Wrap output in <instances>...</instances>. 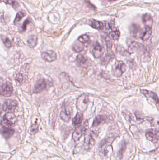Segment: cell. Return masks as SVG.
<instances>
[{
	"label": "cell",
	"instance_id": "cell-31",
	"mask_svg": "<svg viewBox=\"0 0 159 160\" xmlns=\"http://www.w3.org/2000/svg\"><path fill=\"white\" fill-rule=\"evenodd\" d=\"M16 81L18 82L19 83H21L22 81V77L20 74H19L16 77Z\"/></svg>",
	"mask_w": 159,
	"mask_h": 160
},
{
	"label": "cell",
	"instance_id": "cell-9",
	"mask_svg": "<svg viewBox=\"0 0 159 160\" xmlns=\"http://www.w3.org/2000/svg\"><path fill=\"white\" fill-rule=\"evenodd\" d=\"M42 57L45 61L50 62L57 59V54L53 51L48 50L42 52Z\"/></svg>",
	"mask_w": 159,
	"mask_h": 160
},
{
	"label": "cell",
	"instance_id": "cell-29",
	"mask_svg": "<svg viewBox=\"0 0 159 160\" xmlns=\"http://www.w3.org/2000/svg\"><path fill=\"white\" fill-rule=\"evenodd\" d=\"M6 2L11 5L13 7H17L19 5L18 3L16 1H15V0H7Z\"/></svg>",
	"mask_w": 159,
	"mask_h": 160
},
{
	"label": "cell",
	"instance_id": "cell-24",
	"mask_svg": "<svg viewBox=\"0 0 159 160\" xmlns=\"http://www.w3.org/2000/svg\"><path fill=\"white\" fill-rule=\"evenodd\" d=\"M78 40L81 44H88L90 41V38L89 36L85 34L79 37L78 38Z\"/></svg>",
	"mask_w": 159,
	"mask_h": 160
},
{
	"label": "cell",
	"instance_id": "cell-13",
	"mask_svg": "<svg viewBox=\"0 0 159 160\" xmlns=\"http://www.w3.org/2000/svg\"><path fill=\"white\" fill-rule=\"evenodd\" d=\"M103 48L99 43H97L92 50L93 56L96 58H99L101 57L104 53Z\"/></svg>",
	"mask_w": 159,
	"mask_h": 160
},
{
	"label": "cell",
	"instance_id": "cell-11",
	"mask_svg": "<svg viewBox=\"0 0 159 160\" xmlns=\"http://www.w3.org/2000/svg\"><path fill=\"white\" fill-rule=\"evenodd\" d=\"M95 143V138L92 133H88L85 137L84 146L87 148H91Z\"/></svg>",
	"mask_w": 159,
	"mask_h": 160
},
{
	"label": "cell",
	"instance_id": "cell-33",
	"mask_svg": "<svg viewBox=\"0 0 159 160\" xmlns=\"http://www.w3.org/2000/svg\"><path fill=\"white\" fill-rule=\"evenodd\" d=\"M115 0H109V1H110V2H112V1H114Z\"/></svg>",
	"mask_w": 159,
	"mask_h": 160
},
{
	"label": "cell",
	"instance_id": "cell-20",
	"mask_svg": "<svg viewBox=\"0 0 159 160\" xmlns=\"http://www.w3.org/2000/svg\"><path fill=\"white\" fill-rule=\"evenodd\" d=\"M106 120V117L103 115H99L96 117L93 123V127H97L101 123L105 122Z\"/></svg>",
	"mask_w": 159,
	"mask_h": 160
},
{
	"label": "cell",
	"instance_id": "cell-14",
	"mask_svg": "<svg viewBox=\"0 0 159 160\" xmlns=\"http://www.w3.org/2000/svg\"><path fill=\"white\" fill-rule=\"evenodd\" d=\"M0 133L5 139L10 138L15 133V130L10 128H3L0 130Z\"/></svg>",
	"mask_w": 159,
	"mask_h": 160
},
{
	"label": "cell",
	"instance_id": "cell-10",
	"mask_svg": "<svg viewBox=\"0 0 159 160\" xmlns=\"http://www.w3.org/2000/svg\"><path fill=\"white\" fill-rule=\"evenodd\" d=\"M72 115V111L70 107L67 105H64L63 107L62 110L60 113V117L63 121L68 122L71 119Z\"/></svg>",
	"mask_w": 159,
	"mask_h": 160
},
{
	"label": "cell",
	"instance_id": "cell-5",
	"mask_svg": "<svg viewBox=\"0 0 159 160\" xmlns=\"http://www.w3.org/2000/svg\"><path fill=\"white\" fill-rule=\"evenodd\" d=\"M88 127V124L87 121H86L82 125L77 128L72 134V138L75 142H77L80 140L87 129Z\"/></svg>",
	"mask_w": 159,
	"mask_h": 160
},
{
	"label": "cell",
	"instance_id": "cell-28",
	"mask_svg": "<svg viewBox=\"0 0 159 160\" xmlns=\"http://www.w3.org/2000/svg\"><path fill=\"white\" fill-rule=\"evenodd\" d=\"M38 131V127L37 124H34L30 128V132L31 134H34L37 132Z\"/></svg>",
	"mask_w": 159,
	"mask_h": 160
},
{
	"label": "cell",
	"instance_id": "cell-27",
	"mask_svg": "<svg viewBox=\"0 0 159 160\" xmlns=\"http://www.w3.org/2000/svg\"><path fill=\"white\" fill-rule=\"evenodd\" d=\"M2 39L4 44L6 48H11V46H12L11 41H10V40L7 38L6 37H2Z\"/></svg>",
	"mask_w": 159,
	"mask_h": 160
},
{
	"label": "cell",
	"instance_id": "cell-6",
	"mask_svg": "<svg viewBox=\"0 0 159 160\" xmlns=\"http://www.w3.org/2000/svg\"><path fill=\"white\" fill-rule=\"evenodd\" d=\"M18 105V102L15 100L7 99L4 102L2 110L6 112H15Z\"/></svg>",
	"mask_w": 159,
	"mask_h": 160
},
{
	"label": "cell",
	"instance_id": "cell-30",
	"mask_svg": "<svg viewBox=\"0 0 159 160\" xmlns=\"http://www.w3.org/2000/svg\"><path fill=\"white\" fill-rule=\"evenodd\" d=\"M30 20L29 19H27V20H26L25 21L24 23H23V25H22V28H21V29H22V31H23V32L26 31L27 25H28L29 23H30Z\"/></svg>",
	"mask_w": 159,
	"mask_h": 160
},
{
	"label": "cell",
	"instance_id": "cell-4",
	"mask_svg": "<svg viewBox=\"0 0 159 160\" xmlns=\"http://www.w3.org/2000/svg\"><path fill=\"white\" fill-rule=\"evenodd\" d=\"M126 66L122 61H117L113 67L112 72L114 76L120 77L126 71Z\"/></svg>",
	"mask_w": 159,
	"mask_h": 160
},
{
	"label": "cell",
	"instance_id": "cell-23",
	"mask_svg": "<svg viewBox=\"0 0 159 160\" xmlns=\"http://www.w3.org/2000/svg\"><path fill=\"white\" fill-rule=\"evenodd\" d=\"M120 32L118 29L112 31L109 34V38L113 40H118L120 37Z\"/></svg>",
	"mask_w": 159,
	"mask_h": 160
},
{
	"label": "cell",
	"instance_id": "cell-7",
	"mask_svg": "<svg viewBox=\"0 0 159 160\" xmlns=\"http://www.w3.org/2000/svg\"><path fill=\"white\" fill-rule=\"evenodd\" d=\"M146 136L147 140L152 142H157L159 140V131L155 129H151L147 131Z\"/></svg>",
	"mask_w": 159,
	"mask_h": 160
},
{
	"label": "cell",
	"instance_id": "cell-3",
	"mask_svg": "<svg viewBox=\"0 0 159 160\" xmlns=\"http://www.w3.org/2000/svg\"><path fill=\"white\" fill-rule=\"evenodd\" d=\"M88 102V96L86 94L81 95L77 98L76 103L77 108L79 112H85L87 108Z\"/></svg>",
	"mask_w": 159,
	"mask_h": 160
},
{
	"label": "cell",
	"instance_id": "cell-17",
	"mask_svg": "<svg viewBox=\"0 0 159 160\" xmlns=\"http://www.w3.org/2000/svg\"><path fill=\"white\" fill-rule=\"evenodd\" d=\"M87 61V58L83 54H79L77 57V65L81 67H85Z\"/></svg>",
	"mask_w": 159,
	"mask_h": 160
},
{
	"label": "cell",
	"instance_id": "cell-12",
	"mask_svg": "<svg viewBox=\"0 0 159 160\" xmlns=\"http://www.w3.org/2000/svg\"><path fill=\"white\" fill-rule=\"evenodd\" d=\"M141 92L147 98L152 99L156 103L158 104L159 98L156 93L149 90H145V89H141Z\"/></svg>",
	"mask_w": 159,
	"mask_h": 160
},
{
	"label": "cell",
	"instance_id": "cell-22",
	"mask_svg": "<svg viewBox=\"0 0 159 160\" xmlns=\"http://www.w3.org/2000/svg\"><path fill=\"white\" fill-rule=\"evenodd\" d=\"M83 119V114L78 112L72 119V123L74 125H78L81 124Z\"/></svg>",
	"mask_w": 159,
	"mask_h": 160
},
{
	"label": "cell",
	"instance_id": "cell-25",
	"mask_svg": "<svg viewBox=\"0 0 159 160\" xmlns=\"http://www.w3.org/2000/svg\"><path fill=\"white\" fill-rule=\"evenodd\" d=\"M143 47V45L140 43H138V42H133L131 46H130V50L133 52V51H134V50H138L139 49L142 48Z\"/></svg>",
	"mask_w": 159,
	"mask_h": 160
},
{
	"label": "cell",
	"instance_id": "cell-18",
	"mask_svg": "<svg viewBox=\"0 0 159 160\" xmlns=\"http://www.w3.org/2000/svg\"><path fill=\"white\" fill-rule=\"evenodd\" d=\"M152 33V28L146 27L144 32H143L141 38L143 41H146L149 39Z\"/></svg>",
	"mask_w": 159,
	"mask_h": 160
},
{
	"label": "cell",
	"instance_id": "cell-1",
	"mask_svg": "<svg viewBox=\"0 0 159 160\" xmlns=\"http://www.w3.org/2000/svg\"><path fill=\"white\" fill-rule=\"evenodd\" d=\"M16 121V116L11 112H7L6 114L1 121V124L3 128H10L15 125Z\"/></svg>",
	"mask_w": 159,
	"mask_h": 160
},
{
	"label": "cell",
	"instance_id": "cell-19",
	"mask_svg": "<svg viewBox=\"0 0 159 160\" xmlns=\"http://www.w3.org/2000/svg\"><path fill=\"white\" fill-rule=\"evenodd\" d=\"M91 26L92 28L97 30H103L104 27V25L101 22L93 19L91 20Z\"/></svg>",
	"mask_w": 159,
	"mask_h": 160
},
{
	"label": "cell",
	"instance_id": "cell-21",
	"mask_svg": "<svg viewBox=\"0 0 159 160\" xmlns=\"http://www.w3.org/2000/svg\"><path fill=\"white\" fill-rule=\"evenodd\" d=\"M37 37L35 35H31L29 38L27 43L29 47L33 48L36 46L37 43Z\"/></svg>",
	"mask_w": 159,
	"mask_h": 160
},
{
	"label": "cell",
	"instance_id": "cell-32",
	"mask_svg": "<svg viewBox=\"0 0 159 160\" xmlns=\"http://www.w3.org/2000/svg\"><path fill=\"white\" fill-rule=\"evenodd\" d=\"M2 108L1 107V104H0V115H1V113H2Z\"/></svg>",
	"mask_w": 159,
	"mask_h": 160
},
{
	"label": "cell",
	"instance_id": "cell-16",
	"mask_svg": "<svg viewBox=\"0 0 159 160\" xmlns=\"http://www.w3.org/2000/svg\"><path fill=\"white\" fill-rule=\"evenodd\" d=\"M131 33L133 36L141 38L143 35V32H142V30L140 28V26L136 24H133L131 28Z\"/></svg>",
	"mask_w": 159,
	"mask_h": 160
},
{
	"label": "cell",
	"instance_id": "cell-26",
	"mask_svg": "<svg viewBox=\"0 0 159 160\" xmlns=\"http://www.w3.org/2000/svg\"><path fill=\"white\" fill-rule=\"evenodd\" d=\"M26 15V12L24 11H21L19 12V13H18L17 14L16 16L15 20H14V22H15V23H17V22H18L23 17H25Z\"/></svg>",
	"mask_w": 159,
	"mask_h": 160
},
{
	"label": "cell",
	"instance_id": "cell-15",
	"mask_svg": "<svg viewBox=\"0 0 159 160\" xmlns=\"http://www.w3.org/2000/svg\"><path fill=\"white\" fill-rule=\"evenodd\" d=\"M142 19L146 27L152 28L153 23V19L151 15L148 14H144L143 15Z\"/></svg>",
	"mask_w": 159,
	"mask_h": 160
},
{
	"label": "cell",
	"instance_id": "cell-2",
	"mask_svg": "<svg viewBox=\"0 0 159 160\" xmlns=\"http://www.w3.org/2000/svg\"><path fill=\"white\" fill-rule=\"evenodd\" d=\"M12 84L9 82H0V95L5 97L11 96L13 92Z\"/></svg>",
	"mask_w": 159,
	"mask_h": 160
},
{
	"label": "cell",
	"instance_id": "cell-8",
	"mask_svg": "<svg viewBox=\"0 0 159 160\" xmlns=\"http://www.w3.org/2000/svg\"><path fill=\"white\" fill-rule=\"evenodd\" d=\"M48 83L46 80L41 79L35 83L34 88V93H39L43 92L47 87Z\"/></svg>",
	"mask_w": 159,
	"mask_h": 160
}]
</instances>
